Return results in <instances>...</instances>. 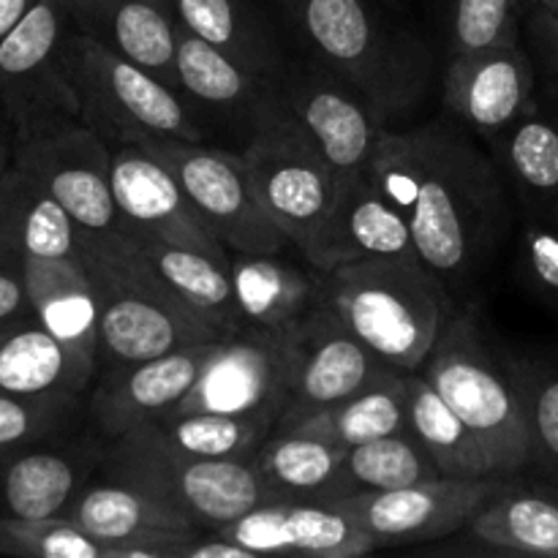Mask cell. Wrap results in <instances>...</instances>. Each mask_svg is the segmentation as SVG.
<instances>
[{"label":"cell","instance_id":"1","mask_svg":"<svg viewBox=\"0 0 558 558\" xmlns=\"http://www.w3.org/2000/svg\"><path fill=\"white\" fill-rule=\"evenodd\" d=\"M368 172L412 229L420 262L445 283L477 278L510 232V185L499 163L452 120L412 131L385 125Z\"/></svg>","mask_w":558,"mask_h":558},{"label":"cell","instance_id":"2","mask_svg":"<svg viewBox=\"0 0 558 558\" xmlns=\"http://www.w3.org/2000/svg\"><path fill=\"white\" fill-rule=\"evenodd\" d=\"M338 319L396 371L425 365L452 316L447 283L420 256H368L327 272Z\"/></svg>","mask_w":558,"mask_h":558},{"label":"cell","instance_id":"3","mask_svg":"<svg viewBox=\"0 0 558 558\" xmlns=\"http://www.w3.org/2000/svg\"><path fill=\"white\" fill-rule=\"evenodd\" d=\"M80 259L98 294V371L221 341L150 276L123 232H80Z\"/></svg>","mask_w":558,"mask_h":558},{"label":"cell","instance_id":"4","mask_svg":"<svg viewBox=\"0 0 558 558\" xmlns=\"http://www.w3.org/2000/svg\"><path fill=\"white\" fill-rule=\"evenodd\" d=\"M300 38L371 107L381 125L401 118L428 85V52L385 27L368 0H281Z\"/></svg>","mask_w":558,"mask_h":558},{"label":"cell","instance_id":"5","mask_svg":"<svg viewBox=\"0 0 558 558\" xmlns=\"http://www.w3.org/2000/svg\"><path fill=\"white\" fill-rule=\"evenodd\" d=\"M420 374L477 434L501 477L532 463L526 387L521 371L496 357L472 314H452Z\"/></svg>","mask_w":558,"mask_h":558},{"label":"cell","instance_id":"6","mask_svg":"<svg viewBox=\"0 0 558 558\" xmlns=\"http://www.w3.org/2000/svg\"><path fill=\"white\" fill-rule=\"evenodd\" d=\"M104 477L142 490L202 532H216L254 507L278 501L254 458L174 456L136 434L107 441Z\"/></svg>","mask_w":558,"mask_h":558},{"label":"cell","instance_id":"7","mask_svg":"<svg viewBox=\"0 0 558 558\" xmlns=\"http://www.w3.org/2000/svg\"><path fill=\"white\" fill-rule=\"evenodd\" d=\"M65 60L80 101V120L112 147L142 145L153 136L205 142L202 125L183 104V93L131 63L76 22L69 33Z\"/></svg>","mask_w":558,"mask_h":558},{"label":"cell","instance_id":"8","mask_svg":"<svg viewBox=\"0 0 558 558\" xmlns=\"http://www.w3.org/2000/svg\"><path fill=\"white\" fill-rule=\"evenodd\" d=\"M240 156L267 216L305 259L330 216L338 180L283 98L251 131Z\"/></svg>","mask_w":558,"mask_h":558},{"label":"cell","instance_id":"9","mask_svg":"<svg viewBox=\"0 0 558 558\" xmlns=\"http://www.w3.org/2000/svg\"><path fill=\"white\" fill-rule=\"evenodd\" d=\"M140 147L180 180L199 216L229 251L283 254V248L292 245L262 207L240 153L169 136H153Z\"/></svg>","mask_w":558,"mask_h":558},{"label":"cell","instance_id":"10","mask_svg":"<svg viewBox=\"0 0 558 558\" xmlns=\"http://www.w3.org/2000/svg\"><path fill=\"white\" fill-rule=\"evenodd\" d=\"M71 27L74 14L63 0H38L0 41V114L14 131L80 120L65 60Z\"/></svg>","mask_w":558,"mask_h":558},{"label":"cell","instance_id":"11","mask_svg":"<svg viewBox=\"0 0 558 558\" xmlns=\"http://www.w3.org/2000/svg\"><path fill=\"white\" fill-rule=\"evenodd\" d=\"M14 167L63 205L80 232H120L112 194V145L82 120L14 131Z\"/></svg>","mask_w":558,"mask_h":558},{"label":"cell","instance_id":"12","mask_svg":"<svg viewBox=\"0 0 558 558\" xmlns=\"http://www.w3.org/2000/svg\"><path fill=\"white\" fill-rule=\"evenodd\" d=\"M501 485L505 477H436L407 488L343 496L325 505L347 515L374 548H407L461 534Z\"/></svg>","mask_w":558,"mask_h":558},{"label":"cell","instance_id":"13","mask_svg":"<svg viewBox=\"0 0 558 558\" xmlns=\"http://www.w3.org/2000/svg\"><path fill=\"white\" fill-rule=\"evenodd\" d=\"M294 374V330H238L216 343L199 379L169 412L281 420Z\"/></svg>","mask_w":558,"mask_h":558},{"label":"cell","instance_id":"14","mask_svg":"<svg viewBox=\"0 0 558 558\" xmlns=\"http://www.w3.org/2000/svg\"><path fill=\"white\" fill-rule=\"evenodd\" d=\"M403 374L365 347L330 303L294 330V374L287 407L276 430L292 428L300 420L341 403L379 381Z\"/></svg>","mask_w":558,"mask_h":558},{"label":"cell","instance_id":"15","mask_svg":"<svg viewBox=\"0 0 558 558\" xmlns=\"http://www.w3.org/2000/svg\"><path fill=\"white\" fill-rule=\"evenodd\" d=\"M112 194L123 234L199 251L229 265L227 245L207 227L180 180L145 147H112Z\"/></svg>","mask_w":558,"mask_h":558},{"label":"cell","instance_id":"16","mask_svg":"<svg viewBox=\"0 0 558 558\" xmlns=\"http://www.w3.org/2000/svg\"><path fill=\"white\" fill-rule=\"evenodd\" d=\"M537 65L523 44L450 54L445 71V109L466 129L494 140L537 107Z\"/></svg>","mask_w":558,"mask_h":558},{"label":"cell","instance_id":"17","mask_svg":"<svg viewBox=\"0 0 558 558\" xmlns=\"http://www.w3.org/2000/svg\"><path fill=\"white\" fill-rule=\"evenodd\" d=\"M216 343H194L145 363L98 371V381L87 403L98 434L107 441L120 439L134 425L178 407L199 379Z\"/></svg>","mask_w":558,"mask_h":558},{"label":"cell","instance_id":"18","mask_svg":"<svg viewBox=\"0 0 558 558\" xmlns=\"http://www.w3.org/2000/svg\"><path fill=\"white\" fill-rule=\"evenodd\" d=\"M218 537L243 545L251 556L360 558L374 548L368 537L325 501L281 499L254 507L216 529Z\"/></svg>","mask_w":558,"mask_h":558},{"label":"cell","instance_id":"19","mask_svg":"<svg viewBox=\"0 0 558 558\" xmlns=\"http://www.w3.org/2000/svg\"><path fill=\"white\" fill-rule=\"evenodd\" d=\"M109 548V558H161V548L202 532L142 490L104 477L87 483L63 512Z\"/></svg>","mask_w":558,"mask_h":558},{"label":"cell","instance_id":"20","mask_svg":"<svg viewBox=\"0 0 558 558\" xmlns=\"http://www.w3.org/2000/svg\"><path fill=\"white\" fill-rule=\"evenodd\" d=\"M281 96L336 180L368 172L385 125L352 87H343L338 80L300 74L283 87Z\"/></svg>","mask_w":558,"mask_h":558},{"label":"cell","instance_id":"21","mask_svg":"<svg viewBox=\"0 0 558 558\" xmlns=\"http://www.w3.org/2000/svg\"><path fill=\"white\" fill-rule=\"evenodd\" d=\"M368 256H417L412 229L371 172L338 180L336 202L305 262L322 272Z\"/></svg>","mask_w":558,"mask_h":558},{"label":"cell","instance_id":"22","mask_svg":"<svg viewBox=\"0 0 558 558\" xmlns=\"http://www.w3.org/2000/svg\"><path fill=\"white\" fill-rule=\"evenodd\" d=\"M229 278L240 330L292 332L327 303V272L281 254L229 251Z\"/></svg>","mask_w":558,"mask_h":558},{"label":"cell","instance_id":"23","mask_svg":"<svg viewBox=\"0 0 558 558\" xmlns=\"http://www.w3.org/2000/svg\"><path fill=\"white\" fill-rule=\"evenodd\" d=\"M27 294L36 319L98 376V294L80 256H25Z\"/></svg>","mask_w":558,"mask_h":558},{"label":"cell","instance_id":"24","mask_svg":"<svg viewBox=\"0 0 558 558\" xmlns=\"http://www.w3.org/2000/svg\"><path fill=\"white\" fill-rule=\"evenodd\" d=\"M104 447H25L3 456L0 499L5 515L16 518H63L71 501L101 469Z\"/></svg>","mask_w":558,"mask_h":558},{"label":"cell","instance_id":"25","mask_svg":"<svg viewBox=\"0 0 558 558\" xmlns=\"http://www.w3.org/2000/svg\"><path fill=\"white\" fill-rule=\"evenodd\" d=\"M82 31L142 65L161 82L180 90L178 31L180 22L167 0H96L71 11Z\"/></svg>","mask_w":558,"mask_h":558},{"label":"cell","instance_id":"26","mask_svg":"<svg viewBox=\"0 0 558 558\" xmlns=\"http://www.w3.org/2000/svg\"><path fill=\"white\" fill-rule=\"evenodd\" d=\"M461 534L458 554L558 558V496L505 483Z\"/></svg>","mask_w":558,"mask_h":558},{"label":"cell","instance_id":"27","mask_svg":"<svg viewBox=\"0 0 558 558\" xmlns=\"http://www.w3.org/2000/svg\"><path fill=\"white\" fill-rule=\"evenodd\" d=\"M488 145L521 216L558 223V118L537 104Z\"/></svg>","mask_w":558,"mask_h":558},{"label":"cell","instance_id":"28","mask_svg":"<svg viewBox=\"0 0 558 558\" xmlns=\"http://www.w3.org/2000/svg\"><path fill=\"white\" fill-rule=\"evenodd\" d=\"M178 82L183 96L196 98L223 114L248 118L251 129H256L283 98L272 90L270 76L251 74L183 25L178 31Z\"/></svg>","mask_w":558,"mask_h":558},{"label":"cell","instance_id":"29","mask_svg":"<svg viewBox=\"0 0 558 558\" xmlns=\"http://www.w3.org/2000/svg\"><path fill=\"white\" fill-rule=\"evenodd\" d=\"M131 243H134L142 265L178 300L180 308L210 325L223 338L240 330L229 265L199 254V251L156 243V240L131 238Z\"/></svg>","mask_w":558,"mask_h":558},{"label":"cell","instance_id":"30","mask_svg":"<svg viewBox=\"0 0 558 558\" xmlns=\"http://www.w3.org/2000/svg\"><path fill=\"white\" fill-rule=\"evenodd\" d=\"M0 243L20 256H80V227L25 169L0 174Z\"/></svg>","mask_w":558,"mask_h":558},{"label":"cell","instance_id":"31","mask_svg":"<svg viewBox=\"0 0 558 558\" xmlns=\"http://www.w3.org/2000/svg\"><path fill=\"white\" fill-rule=\"evenodd\" d=\"M90 385L93 376L71 357L69 349L36 316L0 322V392L82 396Z\"/></svg>","mask_w":558,"mask_h":558},{"label":"cell","instance_id":"32","mask_svg":"<svg viewBox=\"0 0 558 558\" xmlns=\"http://www.w3.org/2000/svg\"><path fill=\"white\" fill-rule=\"evenodd\" d=\"M276 430L270 417H234L216 412H163L134 425L131 434L189 458H254ZM129 434V430H125Z\"/></svg>","mask_w":558,"mask_h":558},{"label":"cell","instance_id":"33","mask_svg":"<svg viewBox=\"0 0 558 558\" xmlns=\"http://www.w3.org/2000/svg\"><path fill=\"white\" fill-rule=\"evenodd\" d=\"M407 414L409 430L434 456L441 477H501L477 434L452 412L450 403L420 371L407 374Z\"/></svg>","mask_w":558,"mask_h":558},{"label":"cell","instance_id":"34","mask_svg":"<svg viewBox=\"0 0 558 558\" xmlns=\"http://www.w3.org/2000/svg\"><path fill=\"white\" fill-rule=\"evenodd\" d=\"M436 477H441V472L434 456L425 450L423 441L412 430H407V434L381 436V439L349 447L322 501L407 488V485Z\"/></svg>","mask_w":558,"mask_h":558},{"label":"cell","instance_id":"35","mask_svg":"<svg viewBox=\"0 0 558 558\" xmlns=\"http://www.w3.org/2000/svg\"><path fill=\"white\" fill-rule=\"evenodd\" d=\"M343 447L300 428L272 430L256 450V469L276 499L322 501L343 461Z\"/></svg>","mask_w":558,"mask_h":558},{"label":"cell","instance_id":"36","mask_svg":"<svg viewBox=\"0 0 558 558\" xmlns=\"http://www.w3.org/2000/svg\"><path fill=\"white\" fill-rule=\"evenodd\" d=\"M178 22L221 49L245 71L270 76L278 71L276 44L243 0H167Z\"/></svg>","mask_w":558,"mask_h":558},{"label":"cell","instance_id":"37","mask_svg":"<svg viewBox=\"0 0 558 558\" xmlns=\"http://www.w3.org/2000/svg\"><path fill=\"white\" fill-rule=\"evenodd\" d=\"M292 428L322 436L343 450L381 439V436L407 434V374H398L347 398V401L332 403V407L300 420Z\"/></svg>","mask_w":558,"mask_h":558},{"label":"cell","instance_id":"38","mask_svg":"<svg viewBox=\"0 0 558 558\" xmlns=\"http://www.w3.org/2000/svg\"><path fill=\"white\" fill-rule=\"evenodd\" d=\"M80 398L74 392L44 396H11L0 392V458L25 447L54 439L80 417Z\"/></svg>","mask_w":558,"mask_h":558},{"label":"cell","instance_id":"39","mask_svg":"<svg viewBox=\"0 0 558 558\" xmlns=\"http://www.w3.org/2000/svg\"><path fill=\"white\" fill-rule=\"evenodd\" d=\"M0 556L109 558V548L69 518L0 515Z\"/></svg>","mask_w":558,"mask_h":558},{"label":"cell","instance_id":"40","mask_svg":"<svg viewBox=\"0 0 558 558\" xmlns=\"http://www.w3.org/2000/svg\"><path fill=\"white\" fill-rule=\"evenodd\" d=\"M534 0H452L450 54L518 44Z\"/></svg>","mask_w":558,"mask_h":558},{"label":"cell","instance_id":"41","mask_svg":"<svg viewBox=\"0 0 558 558\" xmlns=\"http://www.w3.org/2000/svg\"><path fill=\"white\" fill-rule=\"evenodd\" d=\"M518 272L543 303L558 311V223L523 218L518 238Z\"/></svg>","mask_w":558,"mask_h":558},{"label":"cell","instance_id":"42","mask_svg":"<svg viewBox=\"0 0 558 558\" xmlns=\"http://www.w3.org/2000/svg\"><path fill=\"white\" fill-rule=\"evenodd\" d=\"M521 376L532 428V463L558 474V371Z\"/></svg>","mask_w":558,"mask_h":558},{"label":"cell","instance_id":"43","mask_svg":"<svg viewBox=\"0 0 558 558\" xmlns=\"http://www.w3.org/2000/svg\"><path fill=\"white\" fill-rule=\"evenodd\" d=\"M523 36L545 85H558V0H534L523 20Z\"/></svg>","mask_w":558,"mask_h":558},{"label":"cell","instance_id":"44","mask_svg":"<svg viewBox=\"0 0 558 558\" xmlns=\"http://www.w3.org/2000/svg\"><path fill=\"white\" fill-rule=\"evenodd\" d=\"M25 316H36L27 294L25 256L0 243V322L25 319Z\"/></svg>","mask_w":558,"mask_h":558},{"label":"cell","instance_id":"45","mask_svg":"<svg viewBox=\"0 0 558 558\" xmlns=\"http://www.w3.org/2000/svg\"><path fill=\"white\" fill-rule=\"evenodd\" d=\"M36 3L38 0H0V41L25 20V14Z\"/></svg>","mask_w":558,"mask_h":558},{"label":"cell","instance_id":"46","mask_svg":"<svg viewBox=\"0 0 558 558\" xmlns=\"http://www.w3.org/2000/svg\"><path fill=\"white\" fill-rule=\"evenodd\" d=\"M14 163V129L0 114V174Z\"/></svg>","mask_w":558,"mask_h":558},{"label":"cell","instance_id":"47","mask_svg":"<svg viewBox=\"0 0 558 558\" xmlns=\"http://www.w3.org/2000/svg\"><path fill=\"white\" fill-rule=\"evenodd\" d=\"M65 5H69L71 11H76V9H85V5H90V3H96V0H63Z\"/></svg>","mask_w":558,"mask_h":558},{"label":"cell","instance_id":"48","mask_svg":"<svg viewBox=\"0 0 558 558\" xmlns=\"http://www.w3.org/2000/svg\"><path fill=\"white\" fill-rule=\"evenodd\" d=\"M548 93H550V96H554L556 101H558V85H550V87H548Z\"/></svg>","mask_w":558,"mask_h":558},{"label":"cell","instance_id":"49","mask_svg":"<svg viewBox=\"0 0 558 558\" xmlns=\"http://www.w3.org/2000/svg\"><path fill=\"white\" fill-rule=\"evenodd\" d=\"M381 3H401V0H381Z\"/></svg>","mask_w":558,"mask_h":558}]
</instances>
